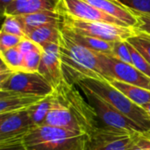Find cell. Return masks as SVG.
Segmentation results:
<instances>
[{
    "instance_id": "6da1fadb",
    "label": "cell",
    "mask_w": 150,
    "mask_h": 150,
    "mask_svg": "<svg viewBox=\"0 0 150 150\" xmlns=\"http://www.w3.org/2000/svg\"><path fill=\"white\" fill-rule=\"evenodd\" d=\"M64 79L76 84L83 78L105 80L99 64V53L90 50L72 40L62 28L59 41Z\"/></svg>"
},
{
    "instance_id": "7a4b0ae2",
    "label": "cell",
    "mask_w": 150,
    "mask_h": 150,
    "mask_svg": "<svg viewBox=\"0 0 150 150\" xmlns=\"http://www.w3.org/2000/svg\"><path fill=\"white\" fill-rule=\"evenodd\" d=\"M88 134L42 125L32 128L23 139L26 150H85Z\"/></svg>"
},
{
    "instance_id": "3957f363",
    "label": "cell",
    "mask_w": 150,
    "mask_h": 150,
    "mask_svg": "<svg viewBox=\"0 0 150 150\" xmlns=\"http://www.w3.org/2000/svg\"><path fill=\"white\" fill-rule=\"evenodd\" d=\"M76 85L85 87L99 96L123 115L138 124L146 134L150 133V116L147 112L142 106H139L131 101L107 80L88 77L78 81Z\"/></svg>"
},
{
    "instance_id": "277c9868",
    "label": "cell",
    "mask_w": 150,
    "mask_h": 150,
    "mask_svg": "<svg viewBox=\"0 0 150 150\" xmlns=\"http://www.w3.org/2000/svg\"><path fill=\"white\" fill-rule=\"evenodd\" d=\"M76 84L69 83L65 79L54 90L56 99L73 115L78 122L81 130L86 134H90L98 127H101L99 119L88 101L76 88Z\"/></svg>"
},
{
    "instance_id": "5b68a950",
    "label": "cell",
    "mask_w": 150,
    "mask_h": 150,
    "mask_svg": "<svg viewBox=\"0 0 150 150\" xmlns=\"http://www.w3.org/2000/svg\"><path fill=\"white\" fill-rule=\"evenodd\" d=\"M62 27L65 29L78 34L95 37L106 41L127 40L136 33V29L131 26L98 21H83L66 15H62Z\"/></svg>"
},
{
    "instance_id": "8992f818",
    "label": "cell",
    "mask_w": 150,
    "mask_h": 150,
    "mask_svg": "<svg viewBox=\"0 0 150 150\" xmlns=\"http://www.w3.org/2000/svg\"><path fill=\"white\" fill-rule=\"evenodd\" d=\"M33 127L28 109L0 113L1 149L22 147L24 137Z\"/></svg>"
},
{
    "instance_id": "52a82bcc",
    "label": "cell",
    "mask_w": 150,
    "mask_h": 150,
    "mask_svg": "<svg viewBox=\"0 0 150 150\" xmlns=\"http://www.w3.org/2000/svg\"><path fill=\"white\" fill-rule=\"evenodd\" d=\"M141 134L101 126L88 135L85 150H132Z\"/></svg>"
},
{
    "instance_id": "ba28073f",
    "label": "cell",
    "mask_w": 150,
    "mask_h": 150,
    "mask_svg": "<svg viewBox=\"0 0 150 150\" xmlns=\"http://www.w3.org/2000/svg\"><path fill=\"white\" fill-rule=\"evenodd\" d=\"M79 88L83 91L86 100L93 107L99 120L104 124V126L119 130L127 131L133 134H146L138 124L123 115L102 98L96 95L85 87L79 86Z\"/></svg>"
},
{
    "instance_id": "9c48e42d",
    "label": "cell",
    "mask_w": 150,
    "mask_h": 150,
    "mask_svg": "<svg viewBox=\"0 0 150 150\" xmlns=\"http://www.w3.org/2000/svg\"><path fill=\"white\" fill-rule=\"evenodd\" d=\"M99 64L103 76L108 82L120 81L150 91V77L134 65L121 62L110 54L99 53Z\"/></svg>"
},
{
    "instance_id": "30bf717a",
    "label": "cell",
    "mask_w": 150,
    "mask_h": 150,
    "mask_svg": "<svg viewBox=\"0 0 150 150\" xmlns=\"http://www.w3.org/2000/svg\"><path fill=\"white\" fill-rule=\"evenodd\" d=\"M0 91H11L47 97L54 92V88L38 72L14 71L6 79L0 82Z\"/></svg>"
},
{
    "instance_id": "8fae6325",
    "label": "cell",
    "mask_w": 150,
    "mask_h": 150,
    "mask_svg": "<svg viewBox=\"0 0 150 150\" xmlns=\"http://www.w3.org/2000/svg\"><path fill=\"white\" fill-rule=\"evenodd\" d=\"M58 11L62 15L83 21H98L128 26L122 21L105 13L84 0H62Z\"/></svg>"
},
{
    "instance_id": "7c38bea8",
    "label": "cell",
    "mask_w": 150,
    "mask_h": 150,
    "mask_svg": "<svg viewBox=\"0 0 150 150\" xmlns=\"http://www.w3.org/2000/svg\"><path fill=\"white\" fill-rule=\"evenodd\" d=\"M42 49V56L38 73H40L54 90L64 80L59 43L49 44Z\"/></svg>"
},
{
    "instance_id": "4fadbf2b",
    "label": "cell",
    "mask_w": 150,
    "mask_h": 150,
    "mask_svg": "<svg viewBox=\"0 0 150 150\" xmlns=\"http://www.w3.org/2000/svg\"><path fill=\"white\" fill-rule=\"evenodd\" d=\"M44 98L11 91H0V113L27 110Z\"/></svg>"
},
{
    "instance_id": "5bb4252c",
    "label": "cell",
    "mask_w": 150,
    "mask_h": 150,
    "mask_svg": "<svg viewBox=\"0 0 150 150\" xmlns=\"http://www.w3.org/2000/svg\"><path fill=\"white\" fill-rule=\"evenodd\" d=\"M105 13L122 21L131 27H136L138 25V17L136 13L125 6L119 0H84Z\"/></svg>"
},
{
    "instance_id": "9a60e30c",
    "label": "cell",
    "mask_w": 150,
    "mask_h": 150,
    "mask_svg": "<svg viewBox=\"0 0 150 150\" xmlns=\"http://www.w3.org/2000/svg\"><path fill=\"white\" fill-rule=\"evenodd\" d=\"M44 125L83 133L78 122L73 115L56 99L54 92L51 109L47 115Z\"/></svg>"
},
{
    "instance_id": "2e32d148",
    "label": "cell",
    "mask_w": 150,
    "mask_h": 150,
    "mask_svg": "<svg viewBox=\"0 0 150 150\" xmlns=\"http://www.w3.org/2000/svg\"><path fill=\"white\" fill-rule=\"evenodd\" d=\"M62 0H15L8 6L3 16H21L41 11H58Z\"/></svg>"
},
{
    "instance_id": "e0dca14e",
    "label": "cell",
    "mask_w": 150,
    "mask_h": 150,
    "mask_svg": "<svg viewBox=\"0 0 150 150\" xmlns=\"http://www.w3.org/2000/svg\"><path fill=\"white\" fill-rule=\"evenodd\" d=\"M16 17L18 18L25 36L29 32L37 27L48 24L62 25L63 21V17L59 11H41Z\"/></svg>"
},
{
    "instance_id": "ac0fdd59",
    "label": "cell",
    "mask_w": 150,
    "mask_h": 150,
    "mask_svg": "<svg viewBox=\"0 0 150 150\" xmlns=\"http://www.w3.org/2000/svg\"><path fill=\"white\" fill-rule=\"evenodd\" d=\"M62 25H45L29 32L26 34V38L43 48L49 44L59 43L62 34Z\"/></svg>"
},
{
    "instance_id": "d6986e66",
    "label": "cell",
    "mask_w": 150,
    "mask_h": 150,
    "mask_svg": "<svg viewBox=\"0 0 150 150\" xmlns=\"http://www.w3.org/2000/svg\"><path fill=\"white\" fill-rule=\"evenodd\" d=\"M62 28L72 40H74L76 43L80 44L81 46H83L90 50H92L94 52H97V53L112 55L114 42L106 41V40H104L101 39L91 37V36H87V35L78 34V33H73V32H70V31L65 29L64 27H62Z\"/></svg>"
},
{
    "instance_id": "ffe728a7",
    "label": "cell",
    "mask_w": 150,
    "mask_h": 150,
    "mask_svg": "<svg viewBox=\"0 0 150 150\" xmlns=\"http://www.w3.org/2000/svg\"><path fill=\"white\" fill-rule=\"evenodd\" d=\"M110 83H112V85H113L115 88L120 91L123 94H125L131 101H133L137 105L142 107V105H144L145 104L150 103L149 90L131 85L117 80H112Z\"/></svg>"
},
{
    "instance_id": "44dd1931",
    "label": "cell",
    "mask_w": 150,
    "mask_h": 150,
    "mask_svg": "<svg viewBox=\"0 0 150 150\" xmlns=\"http://www.w3.org/2000/svg\"><path fill=\"white\" fill-rule=\"evenodd\" d=\"M53 101V93L45 97L41 101L33 105L28 109V112L31 120L34 127L42 126L45 123V120L48 112L51 109Z\"/></svg>"
},
{
    "instance_id": "7402d4cb",
    "label": "cell",
    "mask_w": 150,
    "mask_h": 150,
    "mask_svg": "<svg viewBox=\"0 0 150 150\" xmlns=\"http://www.w3.org/2000/svg\"><path fill=\"white\" fill-rule=\"evenodd\" d=\"M150 63V34L136 30L134 35L127 40Z\"/></svg>"
},
{
    "instance_id": "603a6c76",
    "label": "cell",
    "mask_w": 150,
    "mask_h": 150,
    "mask_svg": "<svg viewBox=\"0 0 150 150\" xmlns=\"http://www.w3.org/2000/svg\"><path fill=\"white\" fill-rule=\"evenodd\" d=\"M1 61L4 62L12 71H21L24 55L18 47L4 51H0Z\"/></svg>"
},
{
    "instance_id": "cb8c5ba5",
    "label": "cell",
    "mask_w": 150,
    "mask_h": 150,
    "mask_svg": "<svg viewBox=\"0 0 150 150\" xmlns=\"http://www.w3.org/2000/svg\"><path fill=\"white\" fill-rule=\"evenodd\" d=\"M43 50H35L24 54L21 71L27 73L38 72Z\"/></svg>"
},
{
    "instance_id": "d4e9b609",
    "label": "cell",
    "mask_w": 150,
    "mask_h": 150,
    "mask_svg": "<svg viewBox=\"0 0 150 150\" xmlns=\"http://www.w3.org/2000/svg\"><path fill=\"white\" fill-rule=\"evenodd\" d=\"M2 32L11 33L17 35L22 39L26 38L22 25L18 20V18L16 16H11V15H5L4 16V23L2 25Z\"/></svg>"
},
{
    "instance_id": "484cf974",
    "label": "cell",
    "mask_w": 150,
    "mask_h": 150,
    "mask_svg": "<svg viewBox=\"0 0 150 150\" xmlns=\"http://www.w3.org/2000/svg\"><path fill=\"white\" fill-rule=\"evenodd\" d=\"M128 48L131 54L132 65H134L142 73L150 77V63L131 45L127 42Z\"/></svg>"
},
{
    "instance_id": "4316f807",
    "label": "cell",
    "mask_w": 150,
    "mask_h": 150,
    "mask_svg": "<svg viewBox=\"0 0 150 150\" xmlns=\"http://www.w3.org/2000/svg\"><path fill=\"white\" fill-rule=\"evenodd\" d=\"M112 56L115 57L116 59L121 62L132 64V59H131V54L128 48L127 41V40L115 41L113 43Z\"/></svg>"
},
{
    "instance_id": "83f0119b",
    "label": "cell",
    "mask_w": 150,
    "mask_h": 150,
    "mask_svg": "<svg viewBox=\"0 0 150 150\" xmlns=\"http://www.w3.org/2000/svg\"><path fill=\"white\" fill-rule=\"evenodd\" d=\"M132 11L150 15V0H119Z\"/></svg>"
},
{
    "instance_id": "f1b7e54d",
    "label": "cell",
    "mask_w": 150,
    "mask_h": 150,
    "mask_svg": "<svg viewBox=\"0 0 150 150\" xmlns=\"http://www.w3.org/2000/svg\"><path fill=\"white\" fill-rule=\"evenodd\" d=\"M22 40V38L4 32H0V51H4L12 47H16L18 46L20 41Z\"/></svg>"
},
{
    "instance_id": "f546056e",
    "label": "cell",
    "mask_w": 150,
    "mask_h": 150,
    "mask_svg": "<svg viewBox=\"0 0 150 150\" xmlns=\"http://www.w3.org/2000/svg\"><path fill=\"white\" fill-rule=\"evenodd\" d=\"M135 12V11H134ZM138 17V25L135 27L136 30L150 34V15L145 13L135 12Z\"/></svg>"
},
{
    "instance_id": "4dcf8cb0",
    "label": "cell",
    "mask_w": 150,
    "mask_h": 150,
    "mask_svg": "<svg viewBox=\"0 0 150 150\" xmlns=\"http://www.w3.org/2000/svg\"><path fill=\"white\" fill-rule=\"evenodd\" d=\"M18 48L23 54V55L27 54V53H29V52H32V51L43 50L38 44H36L35 42H33V40H31L28 38L22 39V40L20 41V43L18 46Z\"/></svg>"
},
{
    "instance_id": "1f68e13d",
    "label": "cell",
    "mask_w": 150,
    "mask_h": 150,
    "mask_svg": "<svg viewBox=\"0 0 150 150\" xmlns=\"http://www.w3.org/2000/svg\"><path fill=\"white\" fill-rule=\"evenodd\" d=\"M136 145L143 150H150V135L149 134H142L137 141Z\"/></svg>"
},
{
    "instance_id": "d6a6232c",
    "label": "cell",
    "mask_w": 150,
    "mask_h": 150,
    "mask_svg": "<svg viewBox=\"0 0 150 150\" xmlns=\"http://www.w3.org/2000/svg\"><path fill=\"white\" fill-rule=\"evenodd\" d=\"M15 0H0L1 3V12L2 14H4V12L5 11L6 8L8 6H10Z\"/></svg>"
},
{
    "instance_id": "836d02e7",
    "label": "cell",
    "mask_w": 150,
    "mask_h": 150,
    "mask_svg": "<svg viewBox=\"0 0 150 150\" xmlns=\"http://www.w3.org/2000/svg\"><path fill=\"white\" fill-rule=\"evenodd\" d=\"M142 108L147 112V113L150 116V103H149V104H145L144 105H142Z\"/></svg>"
},
{
    "instance_id": "e575fe53",
    "label": "cell",
    "mask_w": 150,
    "mask_h": 150,
    "mask_svg": "<svg viewBox=\"0 0 150 150\" xmlns=\"http://www.w3.org/2000/svg\"><path fill=\"white\" fill-rule=\"evenodd\" d=\"M1 150H26L24 146L22 147H14V148H9V149H4Z\"/></svg>"
},
{
    "instance_id": "d590c367",
    "label": "cell",
    "mask_w": 150,
    "mask_h": 150,
    "mask_svg": "<svg viewBox=\"0 0 150 150\" xmlns=\"http://www.w3.org/2000/svg\"><path fill=\"white\" fill-rule=\"evenodd\" d=\"M132 150H143V149H141L140 147H138L137 145H135V146H134V147L133 148V149H132Z\"/></svg>"
},
{
    "instance_id": "8d00e7d4",
    "label": "cell",
    "mask_w": 150,
    "mask_h": 150,
    "mask_svg": "<svg viewBox=\"0 0 150 150\" xmlns=\"http://www.w3.org/2000/svg\"><path fill=\"white\" fill-rule=\"evenodd\" d=\"M149 134H150V133H149Z\"/></svg>"
},
{
    "instance_id": "74e56055",
    "label": "cell",
    "mask_w": 150,
    "mask_h": 150,
    "mask_svg": "<svg viewBox=\"0 0 150 150\" xmlns=\"http://www.w3.org/2000/svg\"><path fill=\"white\" fill-rule=\"evenodd\" d=\"M149 135H150V134H149Z\"/></svg>"
}]
</instances>
